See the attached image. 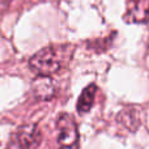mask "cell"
Listing matches in <instances>:
<instances>
[{
	"label": "cell",
	"instance_id": "1",
	"mask_svg": "<svg viewBox=\"0 0 149 149\" xmlns=\"http://www.w3.org/2000/svg\"><path fill=\"white\" fill-rule=\"evenodd\" d=\"M73 54L70 45H52L39 50L29 59V65L39 76H51L65 65Z\"/></svg>",
	"mask_w": 149,
	"mask_h": 149
},
{
	"label": "cell",
	"instance_id": "5",
	"mask_svg": "<svg viewBox=\"0 0 149 149\" xmlns=\"http://www.w3.org/2000/svg\"><path fill=\"white\" fill-rule=\"evenodd\" d=\"M95 93H97V86L94 84H90L82 90V93L80 94L79 101H77V111L80 114H86L90 111L93 103H94Z\"/></svg>",
	"mask_w": 149,
	"mask_h": 149
},
{
	"label": "cell",
	"instance_id": "7",
	"mask_svg": "<svg viewBox=\"0 0 149 149\" xmlns=\"http://www.w3.org/2000/svg\"><path fill=\"white\" fill-rule=\"evenodd\" d=\"M9 3H10V0H0V12L7 9L9 7Z\"/></svg>",
	"mask_w": 149,
	"mask_h": 149
},
{
	"label": "cell",
	"instance_id": "2",
	"mask_svg": "<svg viewBox=\"0 0 149 149\" xmlns=\"http://www.w3.org/2000/svg\"><path fill=\"white\" fill-rule=\"evenodd\" d=\"M58 149H79V130L74 119L63 113L56 120Z\"/></svg>",
	"mask_w": 149,
	"mask_h": 149
},
{
	"label": "cell",
	"instance_id": "6",
	"mask_svg": "<svg viewBox=\"0 0 149 149\" xmlns=\"http://www.w3.org/2000/svg\"><path fill=\"white\" fill-rule=\"evenodd\" d=\"M139 13L135 16L136 21H147L149 18V0H140L139 3V8H137Z\"/></svg>",
	"mask_w": 149,
	"mask_h": 149
},
{
	"label": "cell",
	"instance_id": "3",
	"mask_svg": "<svg viewBox=\"0 0 149 149\" xmlns=\"http://www.w3.org/2000/svg\"><path fill=\"white\" fill-rule=\"evenodd\" d=\"M41 143V131L33 123L22 124L12 134L8 149H36Z\"/></svg>",
	"mask_w": 149,
	"mask_h": 149
},
{
	"label": "cell",
	"instance_id": "4",
	"mask_svg": "<svg viewBox=\"0 0 149 149\" xmlns=\"http://www.w3.org/2000/svg\"><path fill=\"white\" fill-rule=\"evenodd\" d=\"M31 94L38 101H49L56 94L54 80L49 76H38L31 84Z\"/></svg>",
	"mask_w": 149,
	"mask_h": 149
}]
</instances>
